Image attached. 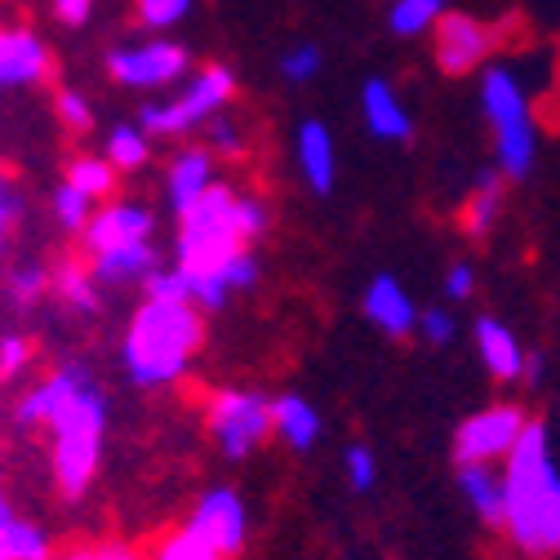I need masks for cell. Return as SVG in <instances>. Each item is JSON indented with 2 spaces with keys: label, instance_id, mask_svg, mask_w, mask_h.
I'll use <instances>...</instances> for the list:
<instances>
[{
  "label": "cell",
  "instance_id": "42",
  "mask_svg": "<svg viewBox=\"0 0 560 560\" xmlns=\"http://www.w3.org/2000/svg\"><path fill=\"white\" fill-rule=\"evenodd\" d=\"M94 5H98V0H54V14H58L67 27H81V23H90Z\"/></svg>",
  "mask_w": 560,
  "mask_h": 560
},
{
  "label": "cell",
  "instance_id": "5",
  "mask_svg": "<svg viewBox=\"0 0 560 560\" xmlns=\"http://www.w3.org/2000/svg\"><path fill=\"white\" fill-rule=\"evenodd\" d=\"M480 107H485L489 129H494V152H499L503 178H512V183L529 178L534 156H538V129H534V116H529V94L516 81L512 67H503V62L485 67Z\"/></svg>",
  "mask_w": 560,
  "mask_h": 560
},
{
  "label": "cell",
  "instance_id": "21",
  "mask_svg": "<svg viewBox=\"0 0 560 560\" xmlns=\"http://www.w3.org/2000/svg\"><path fill=\"white\" fill-rule=\"evenodd\" d=\"M90 271L98 285H129V280H152L161 267H156V249L148 241H138V245L90 254Z\"/></svg>",
  "mask_w": 560,
  "mask_h": 560
},
{
  "label": "cell",
  "instance_id": "37",
  "mask_svg": "<svg viewBox=\"0 0 560 560\" xmlns=\"http://www.w3.org/2000/svg\"><path fill=\"white\" fill-rule=\"evenodd\" d=\"M148 299H170V303H191V285H187V276L178 267L170 271H156L148 280Z\"/></svg>",
  "mask_w": 560,
  "mask_h": 560
},
{
  "label": "cell",
  "instance_id": "35",
  "mask_svg": "<svg viewBox=\"0 0 560 560\" xmlns=\"http://www.w3.org/2000/svg\"><path fill=\"white\" fill-rule=\"evenodd\" d=\"M54 560H143V551L129 542H81V547H67Z\"/></svg>",
  "mask_w": 560,
  "mask_h": 560
},
{
  "label": "cell",
  "instance_id": "31",
  "mask_svg": "<svg viewBox=\"0 0 560 560\" xmlns=\"http://www.w3.org/2000/svg\"><path fill=\"white\" fill-rule=\"evenodd\" d=\"M5 290H10V299H14L19 307H32V303H40V294L49 290V271L36 267V262H23V267H14V271L5 276Z\"/></svg>",
  "mask_w": 560,
  "mask_h": 560
},
{
  "label": "cell",
  "instance_id": "23",
  "mask_svg": "<svg viewBox=\"0 0 560 560\" xmlns=\"http://www.w3.org/2000/svg\"><path fill=\"white\" fill-rule=\"evenodd\" d=\"M503 214V170H485L476 178V187L467 191V205H463V232L467 236H485L489 228L499 223Z\"/></svg>",
  "mask_w": 560,
  "mask_h": 560
},
{
  "label": "cell",
  "instance_id": "32",
  "mask_svg": "<svg viewBox=\"0 0 560 560\" xmlns=\"http://www.w3.org/2000/svg\"><path fill=\"white\" fill-rule=\"evenodd\" d=\"M54 112H58V120H62L67 133H90L94 129V107H90V98L81 90H58Z\"/></svg>",
  "mask_w": 560,
  "mask_h": 560
},
{
  "label": "cell",
  "instance_id": "11",
  "mask_svg": "<svg viewBox=\"0 0 560 560\" xmlns=\"http://www.w3.org/2000/svg\"><path fill=\"white\" fill-rule=\"evenodd\" d=\"M503 32L499 27H489L471 14H450L436 23V62H441V72L445 77H467L471 67H480L489 54L499 49Z\"/></svg>",
  "mask_w": 560,
  "mask_h": 560
},
{
  "label": "cell",
  "instance_id": "43",
  "mask_svg": "<svg viewBox=\"0 0 560 560\" xmlns=\"http://www.w3.org/2000/svg\"><path fill=\"white\" fill-rule=\"evenodd\" d=\"M14 214H19V200H14V191L5 187V178H0V254H5V241H10Z\"/></svg>",
  "mask_w": 560,
  "mask_h": 560
},
{
  "label": "cell",
  "instance_id": "3",
  "mask_svg": "<svg viewBox=\"0 0 560 560\" xmlns=\"http://www.w3.org/2000/svg\"><path fill=\"white\" fill-rule=\"evenodd\" d=\"M200 342H205V316L196 303L143 299V307L133 312L125 329L120 361L138 387H170L187 374Z\"/></svg>",
  "mask_w": 560,
  "mask_h": 560
},
{
  "label": "cell",
  "instance_id": "19",
  "mask_svg": "<svg viewBox=\"0 0 560 560\" xmlns=\"http://www.w3.org/2000/svg\"><path fill=\"white\" fill-rule=\"evenodd\" d=\"M476 352H480L485 370L494 374L499 383L525 378V347L516 342V334L503 320H489V316L476 320Z\"/></svg>",
  "mask_w": 560,
  "mask_h": 560
},
{
  "label": "cell",
  "instance_id": "12",
  "mask_svg": "<svg viewBox=\"0 0 560 560\" xmlns=\"http://www.w3.org/2000/svg\"><path fill=\"white\" fill-rule=\"evenodd\" d=\"M49 45L27 27H0V90H27L49 81Z\"/></svg>",
  "mask_w": 560,
  "mask_h": 560
},
{
  "label": "cell",
  "instance_id": "40",
  "mask_svg": "<svg viewBox=\"0 0 560 560\" xmlns=\"http://www.w3.org/2000/svg\"><path fill=\"white\" fill-rule=\"evenodd\" d=\"M241 223H245V236L258 241L267 232V205L258 196H241Z\"/></svg>",
  "mask_w": 560,
  "mask_h": 560
},
{
  "label": "cell",
  "instance_id": "45",
  "mask_svg": "<svg viewBox=\"0 0 560 560\" xmlns=\"http://www.w3.org/2000/svg\"><path fill=\"white\" fill-rule=\"evenodd\" d=\"M525 378H529V383L542 378V357H525Z\"/></svg>",
  "mask_w": 560,
  "mask_h": 560
},
{
  "label": "cell",
  "instance_id": "34",
  "mask_svg": "<svg viewBox=\"0 0 560 560\" xmlns=\"http://www.w3.org/2000/svg\"><path fill=\"white\" fill-rule=\"evenodd\" d=\"M320 62H325V54H320V45H294L285 58H280V77L285 81H294V85H303V81H312L316 72H320Z\"/></svg>",
  "mask_w": 560,
  "mask_h": 560
},
{
  "label": "cell",
  "instance_id": "18",
  "mask_svg": "<svg viewBox=\"0 0 560 560\" xmlns=\"http://www.w3.org/2000/svg\"><path fill=\"white\" fill-rule=\"evenodd\" d=\"M361 116L370 125L374 138H383V143H409V133H413V120L400 103V94L387 85V81H365L361 90Z\"/></svg>",
  "mask_w": 560,
  "mask_h": 560
},
{
  "label": "cell",
  "instance_id": "6",
  "mask_svg": "<svg viewBox=\"0 0 560 560\" xmlns=\"http://www.w3.org/2000/svg\"><path fill=\"white\" fill-rule=\"evenodd\" d=\"M232 98H236L232 67L209 62V67H200V72L183 85L178 98L148 103L143 112H138V125H143L148 133H156V138H183V133H191V129H200L209 120H219Z\"/></svg>",
  "mask_w": 560,
  "mask_h": 560
},
{
  "label": "cell",
  "instance_id": "24",
  "mask_svg": "<svg viewBox=\"0 0 560 560\" xmlns=\"http://www.w3.org/2000/svg\"><path fill=\"white\" fill-rule=\"evenodd\" d=\"M441 19H445V0H396L387 10V32L409 40V36L436 32Z\"/></svg>",
  "mask_w": 560,
  "mask_h": 560
},
{
  "label": "cell",
  "instance_id": "4",
  "mask_svg": "<svg viewBox=\"0 0 560 560\" xmlns=\"http://www.w3.org/2000/svg\"><path fill=\"white\" fill-rule=\"evenodd\" d=\"M103 432H107V400L90 383L49 423V436H54V480L62 489V499H81L85 489L94 485L98 458H103Z\"/></svg>",
  "mask_w": 560,
  "mask_h": 560
},
{
  "label": "cell",
  "instance_id": "17",
  "mask_svg": "<svg viewBox=\"0 0 560 560\" xmlns=\"http://www.w3.org/2000/svg\"><path fill=\"white\" fill-rule=\"evenodd\" d=\"M214 152L209 148H183L174 161H170V174H165V196L174 205V214H187V209L214 187Z\"/></svg>",
  "mask_w": 560,
  "mask_h": 560
},
{
  "label": "cell",
  "instance_id": "36",
  "mask_svg": "<svg viewBox=\"0 0 560 560\" xmlns=\"http://www.w3.org/2000/svg\"><path fill=\"white\" fill-rule=\"evenodd\" d=\"M32 365V342L27 338H0V383L23 378Z\"/></svg>",
  "mask_w": 560,
  "mask_h": 560
},
{
  "label": "cell",
  "instance_id": "30",
  "mask_svg": "<svg viewBox=\"0 0 560 560\" xmlns=\"http://www.w3.org/2000/svg\"><path fill=\"white\" fill-rule=\"evenodd\" d=\"M191 14V0H133V23L148 32H165Z\"/></svg>",
  "mask_w": 560,
  "mask_h": 560
},
{
  "label": "cell",
  "instance_id": "14",
  "mask_svg": "<svg viewBox=\"0 0 560 560\" xmlns=\"http://www.w3.org/2000/svg\"><path fill=\"white\" fill-rule=\"evenodd\" d=\"M90 387V370L85 365H62V370H54L45 383H36L23 400H19V409H14V423L19 428H49L54 418L72 405L81 392Z\"/></svg>",
  "mask_w": 560,
  "mask_h": 560
},
{
  "label": "cell",
  "instance_id": "39",
  "mask_svg": "<svg viewBox=\"0 0 560 560\" xmlns=\"http://www.w3.org/2000/svg\"><path fill=\"white\" fill-rule=\"evenodd\" d=\"M209 143H214L223 156H241V152H245V133H241L232 120L219 116V120H209Z\"/></svg>",
  "mask_w": 560,
  "mask_h": 560
},
{
  "label": "cell",
  "instance_id": "13",
  "mask_svg": "<svg viewBox=\"0 0 560 560\" xmlns=\"http://www.w3.org/2000/svg\"><path fill=\"white\" fill-rule=\"evenodd\" d=\"M152 228H156V219L138 200H112V205L94 209V219L81 232V241H85L90 254H103V249H120V245L148 241Z\"/></svg>",
  "mask_w": 560,
  "mask_h": 560
},
{
  "label": "cell",
  "instance_id": "22",
  "mask_svg": "<svg viewBox=\"0 0 560 560\" xmlns=\"http://www.w3.org/2000/svg\"><path fill=\"white\" fill-rule=\"evenodd\" d=\"M276 436L285 441L290 450L307 454L320 441V413L307 396H276Z\"/></svg>",
  "mask_w": 560,
  "mask_h": 560
},
{
  "label": "cell",
  "instance_id": "2",
  "mask_svg": "<svg viewBox=\"0 0 560 560\" xmlns=\"http://www.w3.org/2000/svg\"><path fill=\"white\" fill-rule=\"evenodd\" d=\"M508 534L512 542L534 556H560V467L551 463V436L542 423L521 432L516 450L508 454Z\"/></svg>",
  "mask_w": 560,
  "mask_h": 560
},
{
  "label": "cell",
  "instance_id": "38",
  "mask_svg": "<svg viewBox=\"0 0 560 560\" xmlns=\"http://www.w3.org/2000/svg\"><path fill=\"white\" fill-rule=\"evenodd\" d=\"M418 329H423V338H428L432 347H445V342H454V334H458L454 316H450V312H441V307H432V312L418 316Z\"/></svg>",
  "mask_w": 560,
  "mask_h": 560
},
{
  "label": "cell",
  "instance_id": "16",
  "mask_svg": "<svg viewBox=\"0 0 560 560\" xmlns=\"http://www.w3.org/2000/svg\"><path fill=\"white\" fill-rule=\"evenodd\" d=\"M458 489L489 529H508V476L503 471H494L489 463H467L458 467Z\"/></svg>",
  "mask_w": 560,
  "mask_h": 560
},
{
  "label": "cell",
  "instance_id": "28",
  "mask_svg": "<svg viewBox=\"0 0 560 560\" xmlns=\"http://www.w3.org/2000/svg\"><path fill=\"white\" fill-rule=\"evenodd\" d=\"M54 219H58V228H67V232H85L90 219H94V200H90L85 191H77L72 183H62V187L54 191Z\"/></svg>",
  "mask_w": 560,
  "mask_h": 560
},
{
  "label": "cell",
  "instance_id": "33",
  "mask_svg": "<svg viewBox=\"0 0 560 560\" xmlns=\"http://www.w3.org/2000/svg\"><path fill=\"white\" fill-rule=\"evenodd\" d=\"M342 467H347V485H352L357 494H370L374 480H378V458H374V450H370V445H347Z\"/></svg>",
  "mask_w": 560,
  "mask_h": 560
},
{
  "label": "cell",
  "instance_id": "1",
  "mask_svg": "<svg viewBox=\"0 0 560 560\" xmlns=\"http://www.w3.org/2000/svg\"><path fill=\"white\" fill-rule=\"evenodd\" d=\"M245 223H241V191L214 183L187 214H178V271L191 285V303L200 312H219L232 290L223 285V267L245 254Z\"/></svg>",
  "mask_w": 560,
  "mask_h": 560
},
{
  "label": "cell",
  "instance_id": "15",
  "mask_svg": "<svg viewBox=\"0 0 560 560\" xmlns=\"http://www.w3.org/2000/svg\"><path fill=\"white\" fill-rule=\"evenodd\" d=\"M361 312L383 329V334H392V338H409L413 329H418V312L413 307V299L405 294V285L396 276H374L370 285H365V299H361Z\"/></svg>",
  "mask_w": 560,
  "mask_h": 560
},
{
  "label": "cell",
  "instance_id": "29",
  "mask_svg": "<svg viewBox=\"0 0 560 560\" xmlns=\"http://www.w3.org/2000/svg\"><path fill=\"white\" fill-rule=\"evenodd\" d=\"M148 560H223L214 547H205L187 525L183 529H174V534H165L152 551H148Z\"/></svg>",
  "mask_w": 560,
  "mask_h": 560
},
{
  "label": "cell",
  "instance_id": "10",
  "mask_svg": "<svg viewBox=\"0 0 560 560\" xmlns=\"http://www.w3.org/2000/svg\"><path fill=\"white\" fill-rule=\"evenodd\" d=\"M187 529L205 542V547H214L223 560L241 556L245 551V538H249V512L241 503L236 489L219 485V489H205L200 503L191 508L187 516Z\"/></svg>",
  "mask_w": 560,
  "mask_h": 560
},
{
  "label": "cell",
  "instance_id": "7",
  "mask_svg": "<svg viewBox=\"0 0 560 560\" xmlns=\"http://www.w3.org/2000/svg\"><path fill=\"white\" fill-rule=\"evenodd\" d=\"M205 423H209V436H214V445L223 450V458L241 463L245 454H254L276 432V400H267L262 392L228 387V392L209 396Z\"/></svg>",
  "mask_w": 560,
  "mask_h": 560
},
{
  "label": "cell",
  "instance_id": "41",
  "mask_svg": "<svg viewBox=\"0 0 560 560\" xmlns=\"http://www.w3.org/2000/svg\"><path fill=\"white\" fill-rule=\"evenodd\" d=\"M471 290H476V271H471L467 262H454V267H450V276H445V299L463 303Z\"/></svg>",
  "mask_w": 560,
  "mask_h": 560
},
{
  "label": "cell",
  "instance_id": "20",
  "mask_svg": "<svg viewBox=\"0 0 560 560\" xmlns=\"http://www.w3.org/2000/svg\"><path fill=\"white\" fill-rule=\"evenodd\" d=\"M299 170L316 196H329L338 183V152H334V133L320 120H303L299 129Z\"/></svg>",
  "mask_w": 560,
  "mask_h": 560
},
{
  "label": "cell",
  "instance_id": "9",
  "mask_svg": "<svg viewBox=\"0 0 560 560\" xmlns=\"http://www.w3.org/2000/svg\"><path fill=\"white\" fill-rule=\"evenodd\" d=\"M525 428H529V418H525L521 405H489V409L471 413L467 423L454 432V458H458V467L508 458L516 450V441H521Z\"/></svg>",
  "mask_w": 560,
  "mask_h": 560
},
{
  "label": "cell",
  "instance_id": "44",
  "mask_svg": "<svg viewBox=\"0 0 560 560\" xmlns=\"http://www.w3.org/2000/svg\"><path fill=\"white\" fill-rule=\"evenodd\" d=\"M14 521H19V512L10 508V499H5V494H0V538H5V529H10Z\"/></svg>",
  "mask_w": 560,
  "mask_h": 560
},
{
  "label": "cell",
  "instance_id": "25",
  "mask_svg": "<svg viewBox=\"0 0 560 560\" xmlns=\"http://www.w3.org/2000/svg\"><path fill=\"white\" fill-rule=\"evenodd\" d=\"M103 156L116 165V174H133V170H143V165H148V156H152V148H148V129H143V125H116V129L107 133Z\"/></svg>",
  "mask_w": 560,
  "mask_h": 560
},
{
  "label": "cell",
  "instance_id": "26",
  "mask_svg": "<svg viewBox=\"0 0 560 560\" xmlns=\"http://www.w3.org/2000/svg\"><path fill=\"white\" fill-rule=\"evenodd\" d=\"M54 290L67 307H77V312H98V280L90 267L81 262H62L58 276H54Z\"/></svg>",
  "mask_w": 560,
  "mask_h": 560
},
{
  "label": "cell",
  "instance_id": "8",
  "mask_svg": "<svg viewBox=\"0 0 560 560\" xmlns=\"http://www.w3.org/2000/svg\"><path fill=\"white\" fill-rule=\"evenodd\" d=\"M187 67H191L187 45L165 40V36L120 45V49L107 54V77L125 90H165L187 72Z\"/></svg>",
  "mask_w": 560,
  "mask_h": 560
},
{
  "label": "cell",
  "instance_id": "27",
  "mask_svg": "<svg viewBox=\"0 0 560 560\" xmlns=\"http://www.w3.org/2000/svg\"><path fill=\"white\" fill-rule=\"evenodd\" d=\"M62 183H72L90 200H107L116 191V165L107 156H77L72 165H67V178Z\"/></svg>",
  "mask_w": 560,
  "mask_h": 560
}]
</instances>
